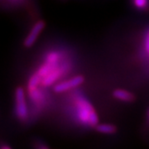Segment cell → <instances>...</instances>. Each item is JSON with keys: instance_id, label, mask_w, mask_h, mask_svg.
Listing matches in <instances>:
<instances>
[{"instance_id": "obj_1", "label": "cell", "mask_w": 149, "mask_h": 149, "mask_svg": "<svg viewBox=\"0 0 149 149\" xmlns=\"http://www.w3.org/2000/svg\"><path fill=\"white\" fill-rule=\"evenodd\" d=\"M77 115L80 121L84 124H88L91 126H96L98 124L99 119L96 113L94 110L90 102L83 97H80L76 101Z\"/></svg>"}, {"instance_id": "obj_2", "label": "cell", "mask_w": 149, "mask_h": 149, "mask_svg": "<svg viewBox=\"0 0 149 149\" xmlns=\"http://www.w3.org/2000/svg\"><path fill=\"white\" fill-rule=\"evenodd\" d=\"M17 116L23 120L27 117V106L25 100V94L22 88H17L15 92Z\"/></svg>"}, {"instance_id": "obj_3", "label": "cell", "mask_w": 149, "mask_h": 149, "mask_svg": "<svg viewBox=\"0 0 149 149\" xmlns=\"http://www.w3.org/2000/svg\"><path fill=\"white\" fill-rule=\"evenodd\" d=\"M83 82H84V77L81 75H78V76H75L74 78H71L68 80L56 84L54 86V91L56 93L65 92V91H69L70 89H73V88L79 86Z\"/></svg>"}, {"instance_id": "obj_4", "label": "cell", "mask_w": 149, "mask_h": 149, "mask_svg": "<svg viewBox=\"0 0 149 149\" xmlns=\"http://www.w3.org/2000/svg\"><path fill=\"white\" fill-rule=\"evenodd\" d=\"M45 27V22L43 21L37 22V23L33 26L32 28L31 32H29L28 36L26 38L25 42H24V46L27 47H32V45L34 44V42H36L38 35L42 32L43 30V28Z\"/></svg>"}, {"instance_id": "obj_5", "label": "cell", "mask_w": 149, "mask_h": 149, "mask_svg": "<svg viewBox=\"0 0 149 149\" xmlns=\"http://www.w3.org/2000/svg\"><path fill=\"white\" fill-rule=\"evenodd\" d=\"M63 68H56L53 71H52L51 73L45 76L42 79V84L44 86H50L53 84L54 82L56 80H57L60 78V76L61 75L62 72H63Z\"/></svg>"}, {"instance_id": "obj_6", "label": "cell", "mask_w": 149, "mask_h": 149, "mask_svg": "<svg viewBox=\"0 0 149 149\" xmlns=\"http://www.w3.org/2000/svg\"><path fill=\"white\" fill-rule=\"evenodd\" d=\"M113 96L114 98H116L118 100H120L123 101L130 102L133 101L134 100L133 94H131L130 92L127 91H123V90H116L113 91Z\"/></svg>"}, {"instance_id": "obj_7", "label": "cell", "mask_w": 149, "mask_h": 149, "mask_svg": "<svg viewBox=\"0 0 149 149\" xmlns=\"http://www.w3.org/2000/svg\"><path fill=\"white\" fill-rule=\"evenodd\" d=\"M42 78L41 77V75L39 74H34L29 80V83H28V91L29 92L33 91L34 90L37 89V86L40 83H42Z\"/></svg>"}, {"instance_id": "obj_8", "label": "cell", "mask_w": 149, "mask_h": 149, "mask_svg": "<svg viewBox=\"0 0 149 149\" xmlns=\"http://www.w3.org/2000/svg\"><path fill=\"white\" fill-rule=\"evenodd\" d=\"M96 130L100 133L109 134V133H115L116 128L113 125H110V124H97Z\"/></svg>"}, {"instance_id": "obj_9", "label": "cell", "mask_w": 149, "mask_h": 149, "mask_svg": "<svg viewBox=\"0 0 149 149\" xmlns=\"http://www.w3.org/2000/svg\"><path fill=\"white\" fill-rule=\"evenodd\" d=\"M133 3L139 9H144L148 5V0H133Z\"/></svg>"}, {"instance_id": "obj_10", "label": "cell", "mask_w": 149, "mask_h": 149, "mask_svg": "<svg viewBox=\"0 0 149 149\" xmlns=\"http://www.w3.org/2000/svg\"><path fill=\"white\" fill-rule=\"evenodd\" d=\"M145 48H146V51L148 52V53H149V30L147 32L146 34V37H145Z\"/></svg>"}, {"instance_id": "obj_11", "label": "cell", "mask_w": 149, "mask_h": 149, "mask_svg": "<svg viewBox=\"0 0 149 149\" xmlns=\"http://www.w3.org/2000/svg\"><path fill=\"white\" fill-rule=\"evenodd\" d=\"M2 148L3 149H10V148H9L8 146H4V147H3Z\"/></svg>"}]
</instances>
